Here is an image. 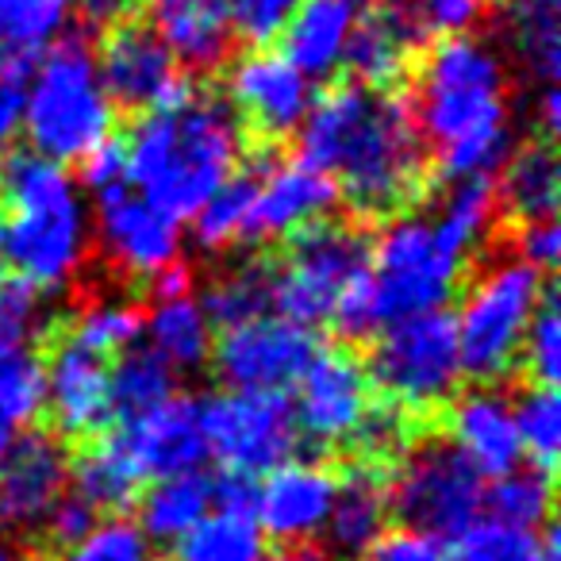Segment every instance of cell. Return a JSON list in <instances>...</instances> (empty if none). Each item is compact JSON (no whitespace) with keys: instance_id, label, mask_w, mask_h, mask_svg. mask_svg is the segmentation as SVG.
<instances>
[{"instance_id":"obj_22","label":"cell","mask_w":561,"mask_h":561,"mask_svg":"<svg viewBox=\"0 0 561 561\" xmlns=\"http://www.w3.org/2000/svg\"><path fill=\"white\" fill-rule=\"evenodd\" d=\"M450 412V438L446 443L469 461L481 477H504L523 466L519 431H515L512 397L500 392L496 385H473L469 392L446 404Z\"/></svg>"},{"instance_id":"obj_17","label":"cell","mask_w":561,"mask_h":561,"mask_svg":"<svg viewBox=\"0 0 561 561\" xmlns=\"http://www.w3.org/2000/svg\"><path fill=\"white\" fill-rule=\"evenodd\" d=\"M70 492V454L47 431H24L0 461V530L27 538L43 530L58 500Z\"/></svg>"},{"instance_id":"obj_50","label":"cell","mask_w":561,"mask_h":561,"mask_svg":"<svg viewBox=\"0 0 561 561\" xmlns=\"http://www.w3.org/2000/svg\"><path fill=\"white\" fill-rule=\"evenodd\" d=\"M101 519V515L93 512V507L85 504L81 496H73V492H66L62 500L55 504V512L47 515V523H43V530H47V538L55 546H73L78 538H85L89 530H93V523Z\"/></svg>"},{"instance_id":"obj_25","label":"cell","mask_w":561,"mask_h":561,"mask_svg":"<svg viewBox=\"0 0 561 561\" xmlns=\"http://www.w3.org/2000/svg\"><path fill=\"white\" fill-rule=\"evenodd\" d=\"M358 16V0H300V9L280 32V55L308 81L331 78L343 70Z\"/></svg>"},{"instance_id":"obj_53","label":"cell","mask_w":561,"mask_h":561,"mask_svg":"<svg viewBox=\"0 0 561 561\" xmlns=\"http://www.w3.org/2000/svg\"><path fill=\"white\" fill-rule=\"evenodd\" d=\"M530 124H535L538 139L550 142L561 131V93L558 85L535 89V101H530Z\"/></svg>"},{"instance_id":"obj_42","label":"cell","mask_w":561,"mask_h":561,"mask_svg":"<svg viewBox=\"0 0 561 561\" xmlns=\"http://www.w3.org/2000/svg\"><path fill=\"white\" fill-rule=\"evenodd\" d=\"M70 339L78 346H85V351L101 354V358L127 354L142 339V312L131 300H112V297L93 300V305H85L78 312Z\"/></svg>"},{"instance_id":"obj_46","label":"cell","mask_w":561,"mask_h":561,"mask_svg":"<svg viewBox=\"0 0 561 561\" xmlns=\"http://www.w3.org/2000/svg\"><path fill=\"white\" fill-rule=\"evenodd\" d=\"M297 9L300 0H227L234 39L250 43L254 50L280 39V32H285V24H289Z\"/></svg>"},{"instance_id":"obj_6","label":"cell","mask_w":561,"mask_h":561,"mask_svg":"<svg viewBox=\"0 0 561 561\" xmlns=\"http://www.w3.org/2000/svg\"><path fill=\"white\" fill-rule=\"evenodd\" d=\"M550 285L519 257H496L461 297L454 316L461 374L477 385H496L523 358V339Z\"/></svg>"},{"instance_id":"obj_30","label":"cell","mask_w":561,"mask_h":561,"mask_svg":"<svg viewBox=\"0 0 561 561\" xmlns=\"http://www.w3.org/2000/svg\"><path fill=\"white\" fill-rule=\"evenodd\" d=\"M507 47L530 85H558L561 73V0H512L507 4Z\"/></svg>"},{"instance_id":"obj_14","label":"cell","mask_w":561,"mask_h":561,"mask_svg":"<svg viewBox=\"0 0 561 561\" xmlns=\"http://www.w3.org/2000/svg\"><path fill=\"white\" fill-rule=\"evenodd\" d=\"M316 351L320 343L312 331L270 312L262 320L219 331L211 366L231 392H285L300 381Z\"/></svg>"},{"instance_id":"obj_8","label":"cell","mask_w":561,"mask_h":561,"mask_svg":"<svg viewBox=\"0 0 561 561\" xmlns=\"http://www.w3.org/2000/svg\"><path fill=\"white\" fill-rule=\"evenodd\" d=\"M461 270L466 262L446 247L435 219L415 211L392 216L369 242V289H374L381 328L446 308V300L458 289Z\"/></svg>"},{"instance_id":"obj_35","label":"cell","mask_w":561,"mask_h":561,"mask_svg":"<svg viewBox=\"0 0 561 561\" xmlns=\"http://www.w3.org/2000/svg\"><path fill=\"white\" fill-rule=\"evenodd\" d=\"M500 216V196H496V181L492 178H469V181H454L450 193H446L443 208L435 216L438 234L446 239V247L469 262V257L481 250V242L492 234Z\"/></svg>"},{"instance_id":"obj_24","label":"cell","mask_w":561,"mask_h":561,"mask_svg":"<svg viewBox=\"0 0 561 561\" xmlns=\"http://www.w3.org/2000/svg\"><path fill=\"white\" fill-rule=\"evenodd\" d=\"M150 32L170 47L181 70L208 73L231 58L234 32L227 0H142Z\"/></svg>"},{"instance_id":"obj_39","label":"cell","mask_w":561,"mask_h":561,"mask_svg":"<svg viewBox=\"0 0 561 561\" xmlns=\"http://www.w3.org/2000/svg\"><path fill=\"white\" fill-rule=\"evenodd\" d=\"M43 415V358L35 346H0V435H24Z\"/></svg>"},{"instance_id":"obj_47","label":"cell","mask_w":561,"mask_h":561,"mask_svg":"<svg viewBox=\"0 0 561 561\" xmlns=\"http://www.w3.org/2000/svg\"><path fill=\"white\" fill-rule=\"evenodd\" d=\"M366 561H454L450 546L420 530H385V538L366 553Z\"/></svg>"},{"instance_id":"obj_56","label":"cell","mask_w":561,"mask_h":561,"mask_svg":"<svg viewBox=\"0 0 561 561\" xmlns=\"http://www.w3.org/2000/svg\"><path fill=\"white\" fill-rule=\"evenodd\" d=\"M0 196H4V170H0Z\"/></svg>"},{"instance_id":"obj_11","label":"cell","mask_w":561,"mask_h":561,"mask_svg":"<svg viewBox=\"0 0 561 561\" xmlns=\"http://www.w3.org/2000/svg\"><path fill=\"white\" fill-rule=\"evenodd\" d=\"M208 458L234 477H265L297 458L300 431L285 392H219L201 400Z\"/></svg>"},{"instance_id":"obj_26","label":"cell","mask_w":561,"mask_h":561,"mask_svg":"<svg viewBox=\"0 0 561 561\" xmlns=\"http://www.w3.org/2000/svg\"><path fill=\"white\" fill-rule=\"evenodd\" d=\"M385 523H389V489H385L381 469H346L339 477L335 504L323 523L328 553L335 561H366V553L385 538Z\"/></svg>"},{"instance_id":"obj_28","label":"cell","mask_w":561,"mask_h":561,"mask_svg":"<svg viewBox=\"0 0 561 561\" xmlns=\"http://www.w3.org/2000/svg\"><path fill=\"white\" fill-rule=\"evenodd\" d=\"M500 208L512 211L519 224H538V219L558 216L561 201V162L550 142L530 139L523 147H512L507 162L500 165Z\"/></svg>"},{"instance_id":"obj_2","label":"cell","mask_w":561,"mask_h":561,"mask_svg":"<svg viewBox=\"0 0 561 561\" xmlns=\"http://www.w3.org/2000/svg\"><path fill=\"white\" fill-rule=\"evenodd\" d=\"M412 116L443 181L492 178L512 154V78L481 35L438 39L415 78Z\"/></svg>"},{"instance_id":"obj_31","label":"cell","mask_w":561,"mask_h":561,"mask_svg":"<svg viewBox=\"0 0 561 561\" xmlns=\"http://www.w3.org/2000/svg\"><path fill=\"white\" fill-rule=\"evenodd\" d=\"M211 328L231 331L239 323L262 320L273 312V262L270 257H242L211 277L201 297Z\"/></svg>"},{"instance_id":"obj_21","label":"cell","mask_w":561,"mask_h":561,"mask_svg":"<svg viewBox=\"0 0 561 561\" xmlns=\"http://www.w3.org/2000/svg\"><path fill=\"white\" fill-rule=\"evenodd\" d=\"M116 443L127 450L135 469L147 477L193 473L208 461V438H204L201 400L170 397L165 404L127 420L116 431Z\"/></svg>"},{"instance_id":"obj_7","label":"cell","mask_w":561,"mask_h":561,"mask_svg":"<svg viewBox=\"0 0 561 561\" xmlns=\"http://www.w3.org/2000/svg\"><path fill=\"white\" fill-rule=\"evenodd\" d=\"M374 392L389 400L392 412L431 415L446 408L461 389V354L454 316L446 308L408 316L374 335L366 366Z\"/></svg>"},{"instance_id":"obj_43","label":"cell","mask_w":561,"mask_h":561,"mask_svg":"<svg viewBox=\"0 0 561 561\" xmlns=\"http://www.w3.org/2000/svg\"><path fill=\"white\" fill-rule=\"evenodd\" d=\"M55 323L50 293L20 273L0 277V346H35Z\"/></svg>"},{"instance_id":"obj_27","label":"cell","mask_w":561,"mask_h":561,"mask_svg":"<svg viewBox=\"0 0 561 561\" xmlns=\"http://www.w3.org/2000/svg\"><path fill=\"white\" fill-rule=\"evenodd\" d=\"M142 335H147V351L158 354L173 374L204 369L211 362V346H216V328L208 323L201 297L193 293L158 297L142 316Z\"/></svg>"},{"instance_id":"obj_32","label":"cell","mask_w":561,"mask_h":561,"mask_svg":"<svg viewBox=\"0 0 561 561\" xmlns=\"http://www.w3.org/2000/svg\"><path fill=\"white\" fill-rule=\"evenodd\" d=\"M78 0H0V58L32 66L70 32Z\"/></svg>"},{"instance_id":"obj_12","label":"cell","mask_w":561,"mask_h":561,"mask_svg":"<svg viewBox=\"0 0 561 561\" xmlns=\"http://www.w3.org/2000/svg\"><path fill=\"white\" fill-rule=\"evenodd\" d=\"M385 404H377L374 381L358 354L351 351H316L297 381L293 420L316 446H366Z\"/></svg>"},{"instance_id":"obj_10","label":"cell","mask_w":561,"mask_h":561,"mask_svg":"<svg viewBox=\"0 0 561 561\" xmlns=\"http://www.w3.org/2000/svg\"><path fill=\"white\" fill-rule=\"evenodd\" d=\"M385 489L389 512H397L408 530H420L438 542L458 538L484 515V477L446 438H423L408 446Z\"/></svg>"},{"instance_id":"obj_51","label":"cell","mask_w":561,"mask_h":561,"mask_svg":"<svg viewBox=\"0 0 561 561\" xmlns=\"http://www.w3.org/2000/svg\"><path fill=\"white\" fill-rule=\"evenodd\" d=\"M81 181H85L89 193H104V188L127 185V158H124V142L108 139L93 150V154L81 158Z\"/></svg>"},{"instance_id":"obj_33","label":"cell","mask_w":561,"mask_h":561,"mask_svg":"<svg viewBox=\"0 0 561 561\" xmlns=\"http://www.w3.org/2000/svg\"><path fill=\"white\" fill-rule=\"evenodd\" d=\"M139 489H142V473L127 458L124 446L116 443V435L89 446L78 461H70V492L85 500L96 515L127 507L139 496Z\"/></svg>"},{"instance_id":"obj_41","label":"cell","mask_w":561,"mask_h":561,"mask_svg":"<svg viewBox=\"0 0 561 561\" xmlns=\"http://www.w3.org/2000/svg\"><path fill=\"white\" fill-rule=\"evenodd\" d=\"M515 412V431H519L523 458H530V466L553 473L561 450V400L550 385H527L519 397L512 400Z\"/></svg>"},{"instance_id":"obj_49","label":"cell","mask_w":561,"mask_h":561,"mask_svg":"<svg viewBox=\"0 0 561 561\" xmlns=\"http://www.w3.org/2000/svg\"><path fill=\"white\" fill-rule=\"evenodd\" d=\"M32 66L0 58V150L9 147L24 124V81Z\"/></svg>"},{"instance_id":"obj_36","label":"cell","mask_w":561,"mask_h":561,"mask_svg":"<svg viewBox=\"0 0 561 561\" xmlns=\"http://www.w3.org/2000/svg\"><path fill=\"white\" fill-rule=\"evenodd\" d=\"M454 561H561L558 535L550 527L523 530L500 519H473L454 538Z\"/></svg>"},{"instance_id":"obj_18","label":"cell","mask_w":561,"mask_h":561,"mask_svg":"<svg viewBox=\"0 0 561 561\" xmlns=\"http://www.w3.org/2000/svg\"><path fill=\"white\" fill-rule=\"evenodd\" d=\"M250 178H254V247L293 239L323 224L339 208L335 181L305 158L265 154L257 170H250Z\"/></svg>"},{"instance_id":"obj_20","label":"cell","mask_w":561,"mask_h":561,"mask_svg":"<svg viewBox=\"0 0 561 561\" xmlns=\"http://www.w3.org/2000/svg\"><path fill=\"white\" fill-rule=\"evenodd\" d=\"M108 362L85 351L73 339L58 343L50 362H43V412H50L58 435L96 438L112 423Z\"/></svg>"},{"instance_id":"obj_9","label":"cell","mask_w":561,"mask_h":561,"mask_svg":"<svg viewBox=\"0 0 561 561\" xmlns=\"http://www.w3.org/2000/svg\"><path fill=\"white\" fill-rule=\"evenodd\" d=\"M369 273V239L354 224H323L293 234L285 262H273V316L300 328L331 323L339 300Z\"/></svg>"},{"instance_id":"obj_15","label":"cell","mask_w":561,"mask_h":561,"mask_svg":"<svg viewBox=\"0 0 561 561\" xmlns=\"http://www.w3.org/2000/svg\"><path fill=\"white\" fill-rule=\"evenodd\" d=\"M96 70H101L112 108L158 112L193 93L170 47L147 24H135V20L104 35L101 50H96Z\"/></svg>"},{"instance_id":"obj_29","label":"cell","mask_w":561,"mask_h":561,"mask_svg":"<svg viewBox=\"0 0 561 561\" xmlns=\"http://www.w3.org/2000/svg\"><path fill=\"white\" fill-rule=\"evenodd\" d=\"M216 507V481L204 469L158 477L139 500V527L150 542H178Z\"/></svg>"},{"instance_id":"obj_45","label":"cell","mask_w":561,"mask_h":561,"mask_svg":"<svg viewBox=\"0 0 561 561\" xmlns=\"http://www.w3.org/2000/svg\"><path fill=\"white\" fill-rule=\"evenodd\" d=\"M519 366H527L530 385H550V389L558 385V377H561V312H558V300H553V289L546 293L535 320H530L527 339H523Z\"/></svg>"},{"instance_id":"obj_19","label":"cell","mask_w":561,"mask_h":561,"mask_svg":"<svg viewBox=\"0 0 561 561\" xmlns=\"http://www.w3.org/2000/svg\"><path fill=\"white\" fill-rule=\"evenodd\" d=\"M339 492V473L323 461L289 458L254 492V523L262 535L277 538L285 546H308L316 535H323V523L331 515Z\"/></svg>"},{"instance_id":"obj_52","label":"cell","mask_w":561,"mask_h":561,"mask_svg":"<svg viewBox=\"0 0 561 561\" xmlns=\"http://www.w3.org/2000/svg\"><path fill=\"white\" fill-rule=\"evenodd\" d=\"M135 9H139V0H78V12L93 32H112V27L127 24Z\"/></svg>"},{"instance_id":"obj_23","label":"cell","mask_w":561,"mask_h":561,"mask_svg":"<svg viewBox=\"0 0 561 561\" xmlns=\"http://www.w3.org/2000/svg\"><path fill=\"white\" fill-rule=\"evenodd\" d=\"M423 43H427V32L415 20V12L385 0V4H374V9H366L358 16L343 66L354 73V85L381 89L385 93V89L404 78Z\"/></svg>"},{"instance_id":"obj_5","label":"cell","mask_w":561,"mask_h":561,"mask_svg":"<svg viewBox=\"0 0 561 561\" xmlns=\"http://www.w3.org/2000/svg\"><path fill=\"white\" fill-rule=\"evenodd\" d=\"M112 108L104 93L96 50L85 35L66 32L32 62L24 81V124L32 154L58 165H78L112 139Z\"/></svg>"},{"instance_id":"obj_48","label":"cell","mask_w":561,"mask_h":561,"mask_svg":"<svg viewBox=\"0 0 561 561\" xmlns=\"http://www.w3.org/2000/svg\"><path fill=\"white\" fill-rule=\"evenodd\" d=\"M561 254V231H558V219H538V224H519L515 231V257L530 270L546 273L558 265Z\"/></svg>"},{"instance_id":"obj_16","label":"cell","mask_w":561,"mask_h":561,"mask_svg":"<svg viewBox=\"0 0 561 561\" xmlns=\"http://www.w3.org/2000/svg\"><path fill=\"white\" fill-rule=\"evenodd\" d=\"M312 101V81L277 50H250L227 73V108L262 139L297 135Z\"/></svg>"},{"instance_id":"obj_13","label":"cell","mask_w":561,"mask_h":561,"mask_svg":"<svg viewBox=\"0 0 561 561\" xmlns=\"http://www.w3.org/2000/svg\"><path fill=\"white\" fill-rule=\"evenodd\" d=\"M89 216H93L96 250L124 280L154 285L162 273L181 265V247H185L181 219L150 204L131 185L96 193Z\"/></svg>"},{"instance_id":"obj_1","label":"cell","mask_w":561,"mask_h":561,"mask_svg":"<svg viewBox=\"0 0 561 561\" xmlns=\"http://www.w3.org/2000/svg\"><path fill=\"white\" fill-rule=\"evenodd\" d=\"M300 154L328 173L362 219L400 216L431 178V154L408 96L343 81L316 96L300 124Z\"/></svg>"},{"instance_id":"obj_4","label":"cell","mask_w":561,"mask_h":561,"mask_svg":"<svg viewBox=\"0 0 561 561\" xmlns=\"http://www.w3.org/2000/svg\"><path fill=\"white\" fill-rule=\"evenodd\" d=\"M9 216L0 224V262L58 293L78 280L93 254V216L73 173L39 154H16L4 170Z\"/></svg>"},{"instance_id":"obj_34","label":"cell","mask_w":561,"mask_h":561,"mask_svg":"<svg viewBox=\"0 0 561 561\" xmlns=\"http://www.w3.org/2000/svg\"><path fill=\"white\" fill-rule=\"evenodd\" d=\"M193 242L204 254L254 247V178L250 173H234L219 193H211L196 208Z\"/></svg>"},{"instance_id":"obj_38","label":"cell","mask_w":561,"mask_h":561,"mask_svg":"<svg viewBox=\"0 0 561 561\" xmlns=\"http://www.w3.org/2000/svg\"><path fill=\"white\" fill-rule=\"evenodd\" d=\"M178 561H265V535L254 515L211 507L185 538H178Z\"/></svg>"},{"instance_id":"obj_44","label":"cell","mask_w":561,"mask_h":561,"mask_svg":"<svg viewBox=\"0 0 561 561\" xmlns=\"http://www.w3.org/2000/svg\"><path fill=\"white\" fill-rule=\"evenodd\" d=\"M62 561H158V553L139 523L127 515H108L96 519L85 538L66 546Z\"/></svg>"},{"instance_id":"obj_54","label":"cell","mask_w":561,"mask_h":561,"mask_svg":"<svg viewBox=\"0 0 561 561\" xmlns=\"http://www.w3.org/2000/svg\"><path fill=\"white\" fill-rule=\"evenodd\" d=\"M0 561H20V550L12 542H0Z\"/></svg>"},{"instance_id":"obj_37","label":"cell","mask_w":561,"mask_h":561,"mask_svg":"<svg viewBox=\"0 0 561 561\" xmlns=\"http://www.w3.org/2000/svg\"><path fill=\"white\" fill-rule=\"evenodd\" d=\"M108 389H112V420L127 423L135 415L150 412V408L165 404L170 397H178V374L158 354H150L147 346H131L108 369Z\"/></svg>"},{"instance_id":"obj_55","label":"cell","mask_w":561,"mask_h":561,"mask_svg":"<svg viewBox=\"0 0 561 561\" xmlns=\"http://www.w3.org/2000/svg\"><path fill=\"white\" fill-rule=\"evenodd\" d=\"M16 438H20V435H16ZM16 438H12V435H0V461H4V454H9V446L16 443Z\"/></svg>"},{"instance_id":"obj_3","label":"cell","mask_w":561,"mask_h":561,"mask_svg":"<svg viewBox=\"0 0 561 561\" xmlns=\"http://www.w3.org/2000/svg\"><path fill=\"white\" fill-rule=\"evenodd\" d=\"M127 185L173 219H193L211 193L239 173L242 124L224 96L188 93L147 112L124 142Z\"/></svg>"},{"instance_id":"obj_40","label":"cell","mask_w":561,"mask_h":561,"mask_svg":"<svg viewBox=\"0 0 561 561\" xmlns=\"http://www.w3.org/2000/svg\"><path fill=\"white\" fill-rule=\"evenodd\" d=\"M553 481L550 473L535 466H519L512 473L484 484V515L500 523H512L523 530H542L550 523Z\"/></svg>"}]
</instances>
